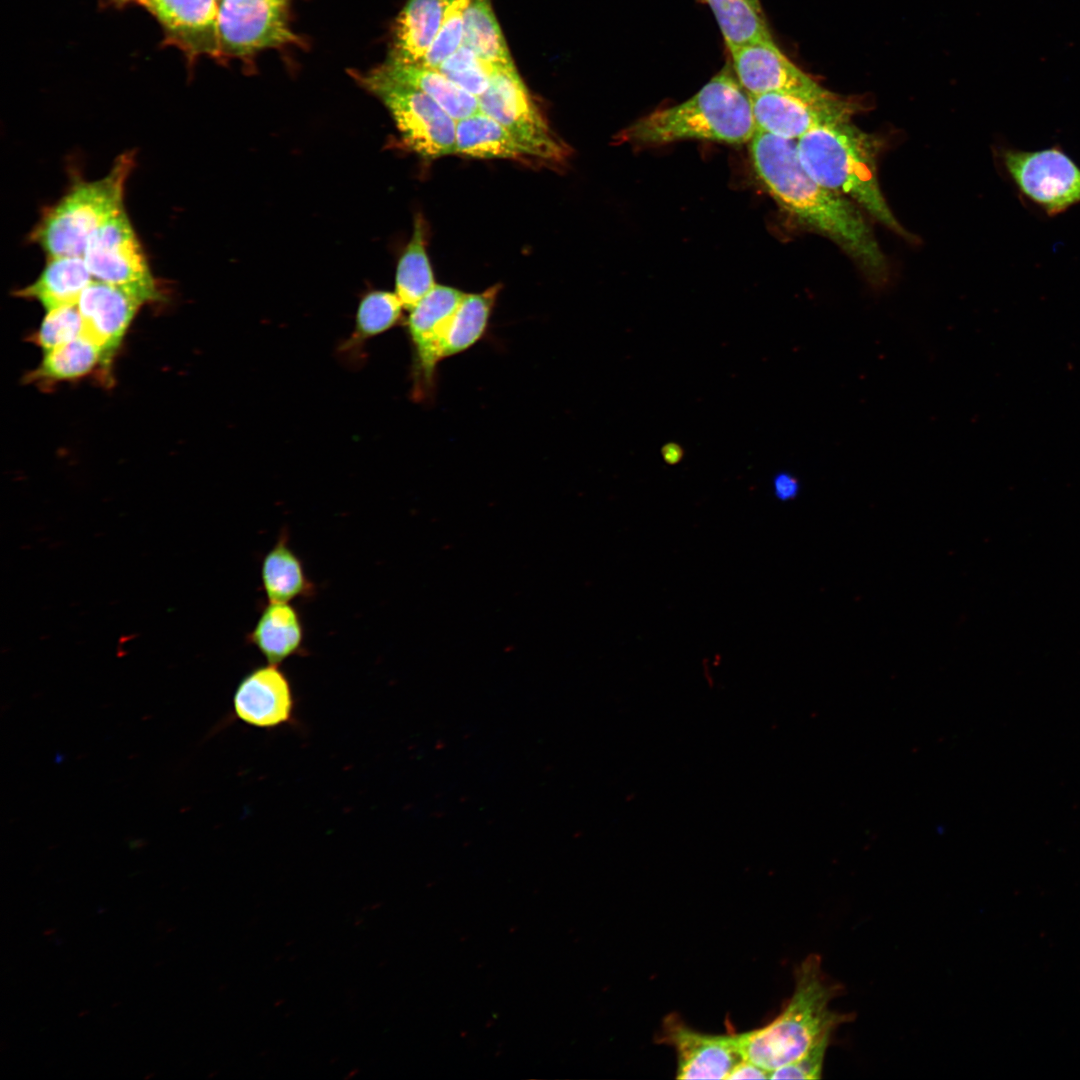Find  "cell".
Returning a JSON list of instances; mask_svg holds the SVG:
<instances>
[{"label":"cell","instance_id":"6da1fadb","mask_svg":"<svg viewBox=\"0 0 1080 1080\" xmlns=\"http://www.w3.org/2000/svg\"><path fill=\"white\" fill-rule=\"evenodd\" d=\"M749 152L757 177L783 209L842 248L873 289L889 284L887 259L861 209L806 172L795 140L756 131Z\"/></svg>","mask_w":1080,"mask_h":1080},{"label":"cell","instance_id":"7a4b0ae2","mask_svg":"<svg viewBox=\"0 0 1080 1080\" xmlns=\"http://www.w3.org/2000/svg\"><path fill=\"white\" fill-rule=\"evenodd\" d=\"M841 991L824 975L820 956L809 955L795 971L793 994L781 1012L765 1026L739 1034L744 1058L771 1072L801 1057L854 1018L829 1009Z\"/></svg>","mask_w":1080,"mask_h":1080},{"label":"cell","instance_id":"3957f363","mask_svg":"<svg viewBox=\"0 0 1080 1080\" xmlns=\"http://www.w3.org/2000/svg\"><path fill=\"white\" fill-rule=\"evenodd\" d=\"M796 146L803 168L817 183L849 198L895 233L908 235L880 188L879 138L848 120L816 127Z\"/></svg>","mask_w":1080,"mask_h":1080},{"label":"cell","instance_id":"277c9868","mask_svg":"<svg viewBox=\"0 0 1080 1080\" xmlns=\"http://www.w3.org/2000/svg\"><path fill=\"white\" fill-rule=\"evenodd\" d=\"M756 132L749 94L723 69L688 100L652 112L620 134L635 145H661L696 139L749 143Z\"/></svg>","mask_w":1080,"mask_h":1080},{"label":"cell","instance_id":"5b68a950","mask_svg":"<svg viewBox=\"0 0 1080 1080\" xmlns=\"http://www.w3.org/2000/svg\"><path fill=\"white\" fill-rule=\"evenodd\" d=\"M133 167V153H124L106 176L73 185L45 210L31 232V241L48 257H83L91 235L124 209L125 184Z\"/></svg>","mask_w":1080,"mask_h":1080},{"label":"cell","instance_id":"8992f818","mask_svg":"<svg viewBox=\"0 0 1080 1080\" xmlns=\"http://www.w3.org/2000/svg\"><path fill=\"white\" fill-rule=\"evenodd\" d=\"M361 82L388 109L410 150L425 159L455 153L457 121L431 98L379 68L363 76Z\"/></svg>","mask_w":1080,"mask_h":1080},{"label":"cell","instance_id":"52a82bcc","mask_svg":"<svg viewBox=\"0 0 1080 1080\" xmlns=\"http://www.w3.org/2000/svg\"><path fill=\"white\" fill-rule=\"evenodd\" d=\"M998 158L1020 198L1045 215L1058 216L1080 203V167L1060 146L1002 147Z\"/></svg>","mask_w":1080,"mask_h":1080},{"label":"cell","instance_id":"ba28073f","mask_svg":"<svg viewBox=\"0 0 1080 1080\" xmlns=\"http://www.w3.org/2000/svg\"><path fill=\"white\" fill-rule=\"evenodd\" d=\"M479 112L506 128L531 156L559 162L567 155L533 102L516 67H494L490 84L478 98Z\"/></svg>","mask_w":1080,"mask_h":1080},{"label":"cell","instance_id":"9c48e42d","mask_svg":"<svg viewBox=\"0 0 1080 1080\" xmlns=\"http://www.w3.org/2000/svg\"><path fill=\"white\" fill-rule=\"evenodd\" d=\"M93 280L159 296L143 247L124 209L89 238L83 254Z\"/></svg>","mask_w":1080,"mask_h":1080},{"label":"cell","instance_id":"30bf717a","mask_svg":"<svg viewBox=\"0 0 1080 1080\" xmlns=\"http://www.w3.org/2000/svg\"><path fill=\"white\" fill-rule=\"evenodd\" d=\"M291 0H221L219 32L223 55L244 57L297 41L290 28Z\"/></svg>","mask_w":1080,"mask_h":1080},{"label":"cell","instance_id":"8fae6325","mask_svg":"<svg viewBox=\"0 0 1080 1080\" xmlns=\"http://www.w3.org/2000/svg\"><path fill=\"white\" fill-rule=\"evenodd\" d=\"M466 293L438 285L408 312L405 326L412 348L413 395L423 400L431 395L437 364L442 360V340L448 322Z\"/></svg>","mask_w":1080,"mask_h":1080},{"label":"cell","instance_id":"7c38bea8","mask_svg":"<svg viewBox=\"0 0 1080 1080\" xmlns=\"http://www.w3.org/2000/svg\"><path fill=\"white\" fill-rule=\"evenodd\" d=\"M749 96L756 131L795 141L816 127L850 120L858 107L836 94L821 100L784 93Z\"/></svg>","mask_w":1080,"mask_h":1080},{"label":"cell","instance_id":"4fadbf2b","mask_svg":"<svg viewBox=\"0 0 1080 1080\" xmlns=\"http://www.w3.org/2000/svg\"><path fill=\"white\" fill-rule=\"evenodd\" d=\"M657 1040L675 1050L677 1079H727L745 1059L739 1034L700 1032L676 1014L664 1018Z\"/></svg>","mask_w":1080,"mask_h":1080},{"label":"cell","instance_id":"5bb4252c","mask_svg":"<svg viewBox=\"0 0 1080 1080\" xmlns=\"http://www.w3.org/2000/svg\"><path fill=\"white\" fill-rule=\"evenodd\" d=\"M730 55L735 76L749 95L784 93L821 100L834 94L790 61L774 41L743 46Z\"/></svg>","mask_w":1080,"mask_h":1080},{"label":"cell","instance_id":"9a60e30c","mask_svg":"<svg viewBox=\"0 0 1080 1080\" xmlns=\"http://www.w3.org/2000/svg\"><path fill=\"white\" fill-rule=\"evenodd\" d=\"M141 5L162 25L165 42L181 50L189 63L223 55L218 0H144Z\"/></svg>","mask_w":1080,"mask_h":1080},{"label":"cell","instance_id":"2e32d148","mask_svg":"<svg viewBox=\"0 0 1080 1080\" xmlns=\"http://www.w3.org/2000/svg\"><path fill=\"white\" fill-rule=\"evenodd\" d=\"M153 300L144 292L96 280L83 290L77 307L84 334L103 349L107 368L140 307Z\"/></svg>","mask_w":1080,"mask_h":1080},{"label":"cell","instance_id":"e0dca14e","mask_svg":"<svg viewBox=\"0 0 1080 1080\" xmlns=\"http://www.w3.org/2000/svg\"><path fill=\"white\" fill-rule=\"evenodd\" d=\"M296 701L289 678L279 665L266 664L249 671L233 696L235 716L260 729H275L294 721Z\"/></svg>","mask_w":1080,"mask_h":1080},{"label":"cell","instance_id":"ac0fdd59","mask_svg":"<svg viewBox=\"0 0 1080 1080\" xmlns=\"http://www.w3.org/2000/svg\"><path fill=\"white\" fill-rule=\"evenodd\" d=\"M305 631L298 610L286 602H270L264 606L247 641L266 659L280 665L290 657L304 654Z\"/></svg>","mask_w":1080,"mask_h":1080},{"label":"cell","instance_id":"d6986e66","mask_svg":"<svg viewBox=\"0 0 1080 1080\" xmlns=\"http://www.w3.org/2000/svg\"><path fill=\"white\" fill-rule=\"evenodd\" d=\"M447 0H408L396 19L389 59L420 64L435 40Z\"/></svg>","mask_w":1080,"mask_h":1080},{"label":"cell","instance_id":"ffe728a7","mask_svg":"<svg viewBox=\"0 0 1080 1080\" xmlns=\"http://www.w3.org/2000/svg\"><path fill=\"white\" fill-rule=\"evenodd\" d=\"M378 68L393 80L427 95L456 121L479 112L478 98L456 85L436 68L422 64H404L391 59Z\"/></svg>","mask_w":1080,"mask_h":1080},{"label":"cell","instance_id":"44dd1931","mask_svg":"<svg viewBox=\"0 0 1080 1080\" xmlns=\"http://www.w3.org/2000/svg\"><path fill=\"white\" fill-rule=\"evenodd\" d=\"M93 278L81 256L48 257L39 277L17 295L39 302L46 310L76 305Z\"/></svg>","mask_w":1080,"mask_h":1080},{"label":"cell","instance_id":"7402d4cb","mask_svg":"<svg viewBox=\"0 0 1080 1080\" xmlns=\"http://www.w3.org/2000/svg\"><path fill=\"white\" fill-rule=\"evenodd\" d=\"M260 576L270 602L290 603L294 599L310 598L315 593V585L308 578L302 560L289 545L285 530L264 555Z\"/></svg>","mask_w":1080,"mask_h":1080},{"label":"cell","instance_id":"603a6c76","mask_svg":"<svg viewBox=\"0 0 1080 1080\" xmlns=\"http://www.w3.org/2000/svg\"><path fill=\"white\" fill-rule=\"evenodd\" d=\"M455 153L480 159L532 157L506 128L482 112L457 121Z\"/></svg>","mask_w":1080,"mask_h":1080},{"label":"cell","instance_id":"cb8c5ba5","mask_svg":"<svg viewBox=\"0 0 1080 1080\" xmlns=\"http://www.w3.org/2000/svg\"><path fill=\"white\" fill-rule=\"evenodd\" d=\"M499 285L465 294L450 318L442 340V359L468 350L485 334L496 303Z\"/></svg>","mask_w":1080,"mask_h":1080},{"label":"cell","instance_id":"d4e9b609","mask_svg":"<svg viewBox=\"0 0 1080 1080\" xmlns=\"http://www.w3.org/2000/svg\"><path fill=\"white\" fill-rule=\"evenodd\" d=\"M403 309L395 292H367L358 304L354 330L341 345L339 352L350 357L358 354L366 341L399 325L402 322Z\"/></svg>","mask_w":1080,"mask_h":1080},{"label":"cell","instance_id":"484cf974","mask_svg":"<svg viewBox=\"0 0 1080 1080\" xmlns=\"http://www.w3.org/2000/svg\"><path fill=\"white\" fill-rule=\"evenodd\" d=\"M44 353L40 365L29 376L31 380L43 382L74 380L87 375L98 364L106 366L103 349L84 333Z\"/></svg>","mask_w":1080,"mask_h":1080},{"label":"cell","instance_id":"4316f807","mask_svg":"<svg viewBox=\"0 0 1080 1080\" xmlns=\"http://www.w3.org/2000/svg\"><path fill=\"white\" fill-rule=\"evenodd\" d=\"M463 44L493 67H515L490 0H470L464 18Z\"/></svg>","mask_w":1080,"mask_h":1080},{"label":"cell","instance_id":"83f0119b","mask_svg":"<svg viewBox=\"0 0 1080 1080\" xmlns=\"http://www.w3.org/2000/svg\"><path fill=\"white\" fill-rule=\"evenodd\" d=\"M433 271L426 252L422 219L417 217L412 237L398 261L395 293L405 310L412 309L434 287Z\"/></svg>","mask_w":1080,"mask_h":1080},{"label":"cell","instance_id":"f1b7e54d","mask_svg":"<svg viewBox=\"0 0 1080 1080\" xmlns=\"http://www.w3.org/2000/svg\"><path fill=\"white\" fill-rule=\"evenodd\" d=\"M729 52L751 44L773 41L762 12L748 0H706Z\"/></svg>","mask_w":1080,"mask_h":1080},{"label":"cell","instance_id":"f546056e","mask_svg":"<svg viewBox=\"0 0 1080 1080\" xmlns=\"http://www.w3.org/2000/svg\"><path fill=\"white\" fill-rule=\"evenodd\" d=\"M437 69L456 85L479 98L490 84L494 67L462 44Z\"/></svg>","mask_w":1080,"mask_h":1080},{"label":"cell","instance_id":"4dcf8cb0","mask_svg":"<svg viewBox=\"0 0 1080 1080\" xmlns=\"http://www.w3.org/2000/svg\"><path fill=\"white\" fill-rule=\"evenodd\" d=\"M470 0H447L438 34L420 64L438 68L463 44L464 18Z\"/></svg>","mask_w":1080,"mask_h":1080},{"label":"cell","instance_id":"1f68e13d","mask_svg":"<svg viewBox=\"0 0 1080 1080\" xmlns=\"http://www.w3.org/2000/svg\"><path fill=\"white\" fill-rule=\"evenodd\" d=\"M84 333L82 316L76 305L47 310L32 341L44 352L66 344Z\"/></svg>","mask_w":1080,"mask_h":1080},{"label":"cell","instance_id":"d6a6232c","mask_svg":"<svg viewBox=\"0 0 1080 1080\" xmlns=\"http://www.w3.org/2000/svg\"><path fill=\"white\" fill-rule=\"evenodd\" d=\"M831 1035L820 1039L798 1059L771 1071L769 1079H820Z\"/></svg>","mask_w":1080,"mask_h":1080},{"label":"cell","instance_id":"836d02e7","mask_svg":"<svg viewBox=\"0 0 1080 1080\" xmlns=\"http://www.w3.org/2000/svg\"><path fill=\"white\" fill-rule=\"evenodd\" d=\"M775 496L781 501L794 499L800 492L799 480L789 472H780L773 479Z\"/></svg>","mask_w":1080,"mask_h":1080},{"label":"cell","instance_id":"e575fe53","mask_svg":"<svg viewBox=\"0 0 1080 1080\" xmlns=\"http://www.w3.org/2000/svg\"><path fill=\"white\" fill-rule=\"evenodd\" d=\"M769 1077L770 1071L748 1059H743L733 1068L727 1079H767Z\"/></svg>","mask_w":1080,"mask_h":1080},{"label":"cell","instance_id":"d590c367","mask_svg":"<svg viewBox=\"0 0 1080 1080\" xmlns=\"http://www.w3.org/2000/svg\"><path fill=\"white\" fill-rule=\"evenodd\" d=\"M661 455L667 464L675 465L682 460L684 450L677 443L670 442L661 448Z\"/></svg>","mask_w":1080,"mask_h":1080},{"label":"cell","instance_id":"8d00e7d4","mask_svg":"<svg viewBox=\"0 0 1080 1080\" xmlns=\"http://www.w3.org/2000/svg\"><path fill=\"white\" fill-rule=\"evenodd\" d=\"M115 1H116V2H117V3L119 4V5H124V4H128V3H131V2H135V3H139V4H141V3H142V2L144 1V0H115Z\"/></svg>","mask_w":1080,"mask_h":1080},{"label":"cell","instance_id":"74e56055","mask_svg":"<svg viewBox=\"0 0 1080 1080\" xmlns=\"http://www.w3.org/2000/svg\"><path fill=\"white\" fill-rule=\"evenodd\" d=\"M748 1H749V2H750V3L752 4V6H753V7H754V8L756 9V10H758L759 12H762V10H761V5H760V2H759V0H748Z\"/></svg>","mask_w":1080,"mask_h":1080},{"label":"cell","instance_id":"f35d334b","mask_svg":"<svg viewBox=\"0 0 1080 1080\" xmlns=\"http://www.w3.org/2000/svg\"><path fill=\"white\" fill-rule=\"evenodd\" d=\"M218 1L220 2L221 0H218Z\"/></svg>","mask_w":1080,"mask_h":1080}]
</instances>
